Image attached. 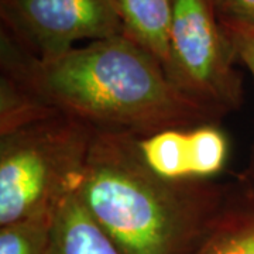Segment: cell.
Wrapping results in <instances>:
<instances>
[{
    "mask_svg": "<svg viewBox=\"0 0 254 254\" xmlns=\"http://www.w3.org/2000/svg\"><path fill=\"white\" fill-rule=\"evenodd\" d=\"M137 147L144 163L171 181H210L229 157V140L218 122L137 137Z\"/></svg>",
    "mask_w": 254,
    "mask_h": 254,
    "instance_id": "obj_6",
    "label": "cell"
},
{
    "mask_svg": "<svg viewBox=\"0 0 254 254\" xmlns=\"http://www.w3.org/2000/svg\"><path fill=\"white\" fill-rule=\"evenodd\" d=\"M55 209L0 226V254H44Z\"/></svg>",
    "mask_w": 254,
    "mask_h": 254,
    "instance_id": "obj_10",
    "label": "cell"
},
{
    "mask_svg": "<svg viewBox=\"0 0 254 254\" xmlns=\"http://www.w3.org/2000/svg\"><path fill=\"white\" fill-rule=\"evenodd\" d=\"M115 6L123 34L153 55L170 78L174 0H115Z\"/></svg>",
    "mask_w": 254,
    "mask_h": 254,
    "instance_id": "obj_8",
    "label": "cell"
},
{
    "mask_svg": "<svg viewBox=\"0 0 254 254\" xmlns=\"http://www.w3.org/2000/svg\"><path fill=\"white\" fill-rule=\"evenodd\" d=\"M226 33L235 48L237 60L245 64L246 68L254 78V30H226ZM242 181H254V155L252 158L250 168L245 177H242Z\"/></svg>",
    "mask_w": 254,
    "mask_h": 254,
    "instance_id": "obj_12",
    "label": "cell"
},
{
    "mask_svg": "<svg viewBox=\"0 0 254 254\" xmlns=\"http://www.w3.org/2000/svg\"><path fill=\"white\" fill-rule=\"evenodd\" d=\"M226 30H254V0H213Z\"/></svg>",
    "mask_w": 254,
    "mask_h": 254,
    "instance_id": "obj_11",
    "label": "cell"
},
{
    "mask_svg": "<svg viewBox=\"0 0 254 254\" xmlns=\"http://www.w3.org/2000/svg\"><path fill=\"white\" fill-rule=\"evenodd\" d=\"M0 16L1 31L40 60L123 34L115 0H0Z\"/></svg>",
    "mask_w": 254,
    "mask_h": 254,
    "instance_id": "obj_5",
    "label": "cell"
},
{
    "mask_svg": "<svg viewBox=\"0 0 254 254\" xmlns=\"http://www.w3.org/2000/svg\"><path fill=\"white\" fill-rule=\"evenodd\" d=\"M1 75L37 103L98 131L145 137L219 122L174 83L161 64L125 34L40 60L1 31Z\"/></svg>",
    "mask_w": 254,
    "mask_h": 254,
    "instance_id": "obj_1",
    "label": "cell"
},
{
    "mask_svg": "<svg viewBox=\"0 0 254 254\" xmlns=\"http://www.w3.org/2000/svg\"><path fill=\"white\" fill-rule=\"evenodd\" d=\"M44 254L122 253L72 192L55 209Z\"/></svg>",
    "mask_w": 254,
    "mask_h": 254,
    "instance_id": "obj_9",
    "label": "cell"
},
{
    "mask_svg": "<svg viewBox=\"0 0 254 254\" xmlns=\"http://www.w3.org/2000/svg\"><path fill=\"white\" fill-rule=\"evenodd\" d=\"M170 79L219 118L243 100L235 48L213 0H174Z\"/></svg>",
    "mask_w": 254,
    "mask_h": 254,
    "instance_id": "obj_4",
    "label": "cell"
},
{
    "mask_svg": "<svg viewBox=\"0 0 254 254\" xmlns=\"http://www.w3.org/2000/svg\"><path fill=\"white\" fill-rule=\"evenodd\" d=\"M93 134L53 109L0 133V226L53 210L75 192Z\"/></svg>",
    "mask_w": 254,
    "mask_h": 254,
    "instance_id": "obj_3",
    "label": "cell"
},
{
    "mask_svg": "<svg viewBox=\"0 0 254 254\" xmlns=\"http://www.w3.org/2000/svg\"><path fill=\"white\" fill-rule=\"evenodd\" d=\"M233 187L163 178L141 158L136 136L95 130L75 193L122 254H190Z\"/></svg>",
    "mask_w": 254,
    "mask_h": 254,
    "instance_id": "obj_2",
    "label": "cell"
},
{
    "mask_svg": "<svg viewBox=\"0 0 254 254\" xmlns=\"http://www.w3.org/2000/svg\"><path fill=\"white\" fill-rule=\"evenodd\" d=\"M190 254H254V184L240 181Z\"/></svg>",
    "mask_w": 254,
    "mask_h": 254,
    "instance_id": "obj_7",
    "label": "cell"
}]
</instances>
